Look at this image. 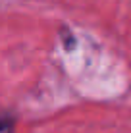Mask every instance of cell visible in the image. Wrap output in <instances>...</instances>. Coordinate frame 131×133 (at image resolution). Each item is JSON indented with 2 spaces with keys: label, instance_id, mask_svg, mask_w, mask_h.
Returning a JSON list of instances; mask_svg holds the SVG:
<instances>
[{
  "label": "cell",
  "instance_id": "cell-1",
  "mask_svg": "<svg viewBox=\"0 0 131 133\" xmlns=\"http://www.w3.org/2000/svg\"><path fill=\"white\" fill-rule=\"evenodd\" d=\"M0 133H16V116L12 112H0Z\"/></svg>",
  "mask_w": 131,
  "mask_h": 133
},
{
  "label": "cell",
  "instance_id": "cell-2",
  "mask_svg": "<svg viewBox=\"0 0 131 133\" xmlns=\"http://www.w3.org/2000/svg\"><path fill=\"white\" fill-rule=\"evenodd\" d=\"M66 33H67V29H62L60 37H66ZM73 44H75V39H73V35H71V37L66 39V48H73Z\"/></svg>",
  "mask_w": 131,
  "mask_h": 133
}]
</instances>
